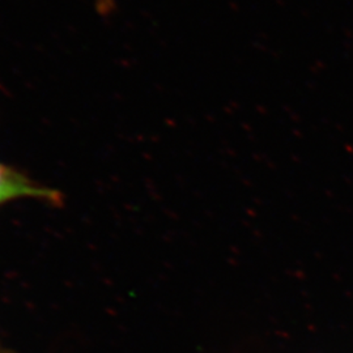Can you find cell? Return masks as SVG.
<instances>
[{
  "label": "cell",
  "instance_id": "cell-1",
  "mask_svg": "<svg viewBox=\"0 0 353 353\" xmlns=\"http://www.w3.org/2000/svg\"><path fill=\"white\" fill-rule=\"evenodd\" d=\"M19 198H34L51 204H62L61 192L36 185L21 172L0 163V205Z\"/></svg>",
  "mask_w": 353,
  "mask_h": 353
}]
</instances>
